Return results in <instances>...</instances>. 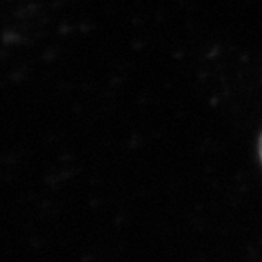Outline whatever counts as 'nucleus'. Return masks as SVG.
<instances>
[{"instance_id":"1","label":"nucleus","mask_w":262,"mask_h":262,"mask_svg":"<svg viewBox=\"0 0 262 262\" xmlns=\"http://www.w3.org/2000/svg\"><path fill=\"white\" fill-rule=\"evenodd\" d=\"M260 159H262V137H260Z\"/></svg>"}]
</instances>
